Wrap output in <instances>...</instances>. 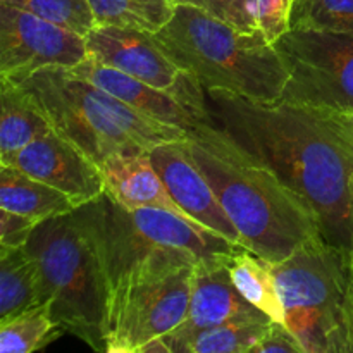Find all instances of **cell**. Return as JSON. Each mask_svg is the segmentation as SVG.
<instances>
[{"instance_id":"20","label":"cell","mask_w":353,"mask_h":353,"mask_svg":"<svg viewBox=\"0 0 353 353\" xmlns=\"http://www.w3.org/2000/svg\"><path fill=\"white\" fill-rule=\"evenodd\" d=\"M37 269L24 247H0V323L41 305Z\"/></svg>"},{"instance_id":"13","label":"cell","mask_w":353,"mask_h":353,"mask_svg":"<svg viewBox=\"0 0 353 353\" xmlns=\"http://www.w3.org/2000/svg\"><path fill=\"white\" fill-rule=\"evenodd\" d=\"M228 261H202L193 268L192 295L186 317L178 327L162 336L171 353H183L186 343L200 331L238 317L264 316L262 310L252 305L238 292L231 279Z\"/></svg>"},{"instance_id":"29","label":"cell","mask_w":353,"mask_h":353,"mask_svg":"<svg viewBox=\"0 0 353 353\" xmlns=\"http://www.w3.org/2000/svg\"><path fill=\"white\" fill-rule=\"evenodd\" d=\"M305 353V348L285 323L272 321L252 353Z\"/></svg>"},{"instance_id":"31","label":"cell","mask_w":353,"mask_h":353,"mask_svg":"<svg viewBox=\"0 0 353 353\" xmlns=\"http://www.w3.org/2000/svg\"><path fill=\"white\" fill-rule=\"evenodd\" d=\"M140 353H171V348H169V345L165 343L164 338H155V340L148 341L147 345H143L141 347Z\"/></svg>"},{"instance_id":"24","label":"cell","mask_w":353,"mask_h":353,"mask_svg":"<svg viewBox=\"0 0 353 353\" xmlns=\"http://www.w3.org/2000/svg\"><path fill=\"white\" fill-rule=\"evenodd\" d=\"M292 28L353 33V0H295Z\"/></svg>"},{"instance_id":"1","label":"cell","mask_w":353,"mask_h":353,"mask_svg":"<svg viewBox=\"0 0 353 353\" xmlns=\"http://www.w3.org/2000/svg\"><path fill=\"white\" fill-rule=\"evenodd\" d=\"M214 123L248 155L302 196L321 234L353 259V152L323 112L205 90Z\"/></svg>"},{"instance_id":"14","label":"cell","mask_w":353,"mask_h":353,"mask_svg":"<svg viewBox=\"0 0 353 353\" xmlns=\"http://www.w3.org/2000/svg\"><path fill=\"white\" fill-rule=\"evenodd\" d=\"M148 154L172 199L195 223L228 238L233 243L241 245L240 233L234 228L233 221L230 219L210 183L186 150L185 138L164 141L152 148Z\"/></svg>"},{"instance_id":"3","label":"cell","mask_w":353,"mask_h":353,"mask_svg":"<svg viewBox=\"0 0 353 353\" xmlns=\"http://www.w3.org/2000/svg\"><path fill=\"white\" fill-rule=\"evenodd\" d=\"M103 279L107 303L128 290L243 248L161 209H126L107 193L74 210Z\"/></svg>"},{"instance_id":"28","label":"cell","mask_w":353,"mask_h":353,"mask_svg":"<svg viewBox=\"0 0 353 353\" xmlns=\"http://www.w3.org/2000/svg\"><path fill=\"white\" fill-rule=\"evenodd\" d=\"M40 221L12 210L0 209V247L21 248L26 247L31 233Z\"/></svg>"},{"instance_id":"32","label":"cell","mask_w":353,"mask_h":353,"mask_svg":"<svg viewBox=\"0 0 353 353\" xmlns=\"http://www.w3.org/2000/svg\"><path fill=\"white\" fill-rule=\"evenodd\" d=\"M352 192H353V181H352ZM352 271H353V259H352Z\"/></svg>"},{"instance_id":"5","label":"cell","mask_w":353,"mask_h":353,"mask_svg":"<svg viewBox=\"0 0 353 353\" xmlns=\"http://www.w3.org/2000/svg\"><path fill=\"white\" fill-rule=\"evenodd\" d=\"M21 86L33 93L52 128L99 165L112 155L150 152L164 141L188 137L183 128L137 112L117 97L76 78L64 68L40 69Z\"/></svg>"},{"instance_id":"19","label":"cell","mask_w":353,"mask_h":353,"mask_svg":"<svg viewBox=\"0 0 353 353\" xmlns=\"http://www.w3.org/2000/svg\"><path fill=\"white\" fill-rule=\"evenodd\" d=\"M228 269L238 292L252 305L268 314L276 323H285V307L271 262L243 247L231 255Z\"/></svg>"},{"instance_id":"25","label":"cell","mask_w":353,"mask_h":353,"mask_svg":"<svg viewBox=\"0 0 353 353\" xmlns=\"http://www.w3.org/2000/svg\"><path fill=\"white\" fill-rule=\"evenodd\" d=\"M85 37L97 26L88 0H0Z\"/></svg>"},{"instance_id":"11","label":"cell","mask_w":353,"mask_h":353,"mask_svg":"<svg viewBox=\"0 0 353 353\" xmlns=\"http://www.w3.org/2000/svg\"><path fill=\"white\" fill-rule=\"evenodd\" d=\"M68 71L76 78H81L105 90L137 112L159 123L190 131L199 123L212 119L207 107L205 90L185 71L178 85L169 90L155 88L126 72L117 71L88 57L72 68H68Z\"/></svg>"},{"instance_id":"8","label":"cell","mask_w":353,"mask_h":353,"mask_svg":"<svg viewBox=\"0 0 353 353\" xmlns=\"http://www.w3.org/2000/svg\"><path fill=\"white\" fill-rule=\"evenodd\" d=\"M274 47L288 71L281 102L323 112L353 110V33L292 28Z\"/></svg>"},{"instance_id":"21","label":"cell","mask_w":353,"mask_h":353,"mask_svg":"<svg viewBox=\"0 0 353 353\" xmlns=\"http://www.w3.org/2000/svg\"><path fill=\"white\" fill-rule=\"evenodd\" d=\"M99 26H121L157 33L171 21L176 0H88Z\"/></svg>"},{"instance_id":"18","label":"cell","mask_w":353,"mask_h":353,"mask_svg":"<svg viewBox=\"0 0 353 353\" xmlns=\"http://www.w3.org/2000/svg\"><path fill=\"white\" fill-rule=\"evenodd\" d=\"M0 209L45 221L74 212L76 205L61 190L14 165H0Z\"/></svg>"},{"instance_id":"16","label":"cell","mask_w":353,"mask_h":353,"mask_svg":"<svg viewBox=\"0 0 353 353\" xmlns=\"http://www.w3.org/2000/svg\"><path fill=\"white\" fill-rule=\"evenodd\" d=\"M100 169H102L103 183H105L103 193H107L114 202L121 203L126 209L150 207V209L168 210V212L188 221L193 226L207 230L202 224L195 223L176 203L169 190L165 188V183L162 181L161 174L152 164L148 152L134 155H112L100 165Z\"/></svg>"},{"instance_id":"4","label":"cell","mask_w":353,"mask_h":353,"mask_svg":"<svg viewBox=\"0 0 353 353\" xmlns=\"http://www.w3.org/2000/svg\"><path fill=\"white\" fill-rule=\"evenodd\" d=\"M152 37L203 90H224L262 102L281 99L288 71L261 30H236L202 9L178 3L171 21Z\"/></svg>"},{"instance_id":"22","label":"cell","mask_w":353,"mask_h":353,"mask_svg":"<svg viewBox=\"0 0 353 353\" xmlns=\"http://www.w3.org/2000/svg\"><path fill=\"white\" fill-rule=\"evenodd\" d=\"M64 327L54 319L48 303L0 323V353H33L54 343Z\"/></svg>"},{"instance_id":"12","label":"cell","mask_w":353,"mask_h":353,"mask_svg":"<svg viewBox=\"0 0 353 353\" xmlns=\"http://www.w3.org/2000/svg\"><path fill=\"white\" fill-rule=\"evenodd\" d=\"M9 165L61 190L76 209L105 192L100 165L55 130L17 152Z\"/></svg>"},{"instance_id":"7","label":"cell","mask_w":353,"mask_h":353,"mask_svg":"<svg viewBox=\"0 0 353 353\" xmlns=\"http://www.w3.org/2000/svg\"><path fill=\"white\" fill-rule=\"evenodd\" d=\"M41 302L54 319L95 352H105V288L88 236L74 212L40 221L26 247Z\"/></svg>"},{"instance_id":"6","label":"cell","mask_w":353,"mask_h":353,"mask_svg":"<svg viewBox=\"0 0 353 353\" xmlns=\"http://www.w3.org/2000/svg\"><path fill=\"white\" fill-rule=\"evenodd\" d=\"M271 268L286 326L305 353H353L352 259L317 236Z\"/></svg>"},{"instance_id":"10","label":"cell","mask_w":353,"mask_h":353,"mask_svg":"<svg viewBox=\"0 0 353 353\" xmlns=\"http://www.w3.org/2000/svg\"><path fill=\"white\" fill-rule=\"evenodd\" d=\"M83 59L85 37L0 2V79L21 85L40 69H68Z\"/></svg>"},{"instance_id":"9","label":"cell","mask_w":353,"mask_h":353,"mask_svg":"<svg viewBox=\"0 0 353 353\" xmlns=\"http://www.w3.org/2000/svg\"><path fill=\"white\" fill-rule=\"evenodd\" d=\"M193 268L178 269L110 300L105 309V352L140 353L148 341L178 327L188 312Z\"/></svg>"},{"instance_id":"26","label":"cell","mask_w":353,"mask_h":353,"mask_svg":"<svg viewBox=\"0 0 353 353\" xmlns=\"http://www.w3.org/2000/svg\"><path fill=\"white\" fill-rule=\"evenodd\" d=\"M295 0H250V12L257 30L274 45L292 30V12Z\"/></svg>"},{"instance_id":"30","label":"cell","mask_w":353,"mask_h":353,"mask_svg":"<svg viewBox=\"0 0 353 353\" xmlns=\"http://www.w3.org/2000/svg\"><path fill=\"white\" fill-rule=\"evenodd\" d=\"M323 116L330 123V126L336 131L338 137L345 141V145L353 152V110H348V112H323Z\"/></svg>"},{"instance_id":"27","label":"cell","mask_w":353,"mask_h":353,"mask_svg":"<svg viewBox=\"0 0 353 353\" xmlns=\"http://www.w3.org/2000/svg\"><path fill=\"white\" fill-rule=\"evenodd\" d=\"M176 3L193 6L203 12L231 24L241 31H257L250 12V0H176Z\"/></svg>"},{"instance_id":"15","label":"cell","mask_w":353,"mask_h":353,"mask_svg":"<svg viewBox=\"0 0 353 353\" xmlns=\"http://www.w3.org/2000/svg\"><path fill=\"white\" fill-rule=\"evenodd\" d=\"M152 34L134 28L97 24L85 34L86 57L155 88L169 90L178 85L183 71L161 50Z\"/></svg>"},{"instance_id":"23","label":"cell","mask_w":353,"mask_h":353,"mask_svg":"<svg viewBox=\"0 0 353 353\" xmlns=\"http://www.w3.org/2000/svg\"><path fill=\"white\" fill-rule=\"evenodd\" d=\"M272 319L269 316L238 317L200 331L186 343L183 353H252Z\"/></svg>"},{"instance_id":"2","label":"cell","mask_w":353,"mask_h":353,"mask_svg":"<svg viewBox=\"0 0 353 353\" xmlns=\"http://www.w3.org/2000/svg\"><path fill=\"white\" fill-rule=\"evenodd\" d=\"M185 147L240 233L241 245L281 262L321 234L312 207L271 169L241 150L214 119L188 131Z\"/></svg>"},{"instance_id":"17","label":"cell","mask_w":353,"mask_h":353,"mask_svg":"<svg viewBox=\"0 0 353 353\" xmlns=\"http://www.w3.org/2000/svg\"><path fill=\"white\" fill-rule=\"evenodd\" d=\"M0 165H9L17 152L54 128L24 86L0 79Z\"/></svg>"}]
</instances>
